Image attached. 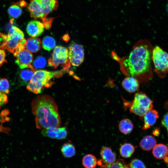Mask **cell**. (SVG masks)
<instances>
[{
    "instance_id": "obj_17",
    "label": "cell",
    "mask_w": 168,
    "mask_h": 168,
    "mask_svg": "<svg viewBox=\"0 0 168 168\" xmlns=\"http://www.w3.org/2000/svg\"><path fill=\"white\" fill-rule=\"evenodd\" d=\"M19 74V77L21 81L24 84L28 83L32 79L35 69L31 64L24 68L21 69Z\"/></svg>"
},
{
    "instance_id": "obj_25",
    "label": "cell",
    "mask_w": 168,
    "mask_h": 168,
    "mask_svg": "<svg viewBox=\"0 0 168 168\" xmlns=\"http://www.w3.org/2000/svg\"><path fill=\"white\" fill-rule=\"evenodd\" d=\"M101 168H128L124 161L121 159L116 160L114 162L108 164H104L98 161Z\"/></svg>"
},
{
    "instance_id": "obj_10",
    "label": "cell",
    "mask_w": 168,
    "mask_h": 168,
    "mask_svg": "<svg viewBox=\"0 0 168 168\" xmlns=\"http://www.w3.org/2000/svg\"><path fill=\"white\" fill-rule=\"evenodd\" d=\"M42 135L45 137L58 140L65 138L68 134L66 128L62 127H49L43 129Z\"/></svg>"
},
{
    "instance_id": "obj_13",
    "label": "cell",
    "mask_w": 168,
    "mask_h": 168,
    "mask_svg": "<svg viewBox=\"0 0 168 168\" xmlns=\"http://www.w3.org/2000/svg\"><path fill=\"white\" fill-rule=\"evenodd\" d=\"M24 0L15 3L11 5L8 9V13L10 18L11 22H13L15 19L20 17L22 14V8L27 5Z\"/></svg>"
},
{
    "instance_id": "obj_22",
    "label": "cell",
    "mask_w": 168,
    "mask_h": 168,
    "mask_svg": "<svg viewBox=\"0 0 168 168\" xmlns=\"http://www.w3.org/2000/svg\"><path fill=\"white\" fill-rule=\"evenodd\" d=\"M61 151L63 156L67 158L74 156L76 152L74 146L70 142L64 143L61 147Z\"/></svg>"
},
{
    "instance_id": "obj_32",
    "label": "cell",
    "mask_w": 168,
    "mask_h": 168,
    "mask_svg": "<svg viewBox=\"0 0 168 168\" xmlns=\"http://www.w3.org/2000/svg\"><path fill=\"white\" fill-rule=\"evenodd\" d=\"M7 62L6 59V53L4 50L0 49V67L5 63Z\"/></svg>"
},
{
    "instance_id": "obj_33",
    "label": "cell",
    "mask_w": 168,
    "mask_h": 168,
    "mask_svg": "<svg viewBox=\"0 0 168 168\" xmlns=\"http://www.w3.org/2000/svg\"><path fill=\"white\" fill-rule=\"evenodd\" d=\"M54 19V18H49L43 22L44 28L45 29H48L51 27L52 21Z\"/></svg>"
},
{
    "instance_id": "obj_2",
    "label": "cell",
    "mask_w": 168,
    "mask_h": 168,
    "mask_svg": "<svg viewBox=\"0 0 168 168\" xmlns=\"http://www.w3.org/2000/svg\"><path fill=\"white\" fill-rule=\"evenodd\" d=\"M31 107L38 128L60 126L61 122L58 107L51 96L45 94L37 96L32 100Z\"/></svg>"
},
{
    "instance_id": "obj_34",
    "label": "cell",
    "mask_w": 168,
    "mask_h": 168,
    "mask_svg": "<svg viewBox=\"0 0 168 168\" xmlns=\"http://www.w3.org/2000/svg\"><path fill=\"white\" fill-rule=\"evenodd\" d=\"M10 131V129L9 128L4 127L1 124L0 125V132L3 133L8 134Z\"/></svg>"
},
{
    "instance_id": "obj_37",
    "label": "cell",
    "mask_w": 168,
    "mask_h": 168,
    "mask_svg": "<svg viewBox=\"0 0 168 168\" xmlns=\"http://www.w3.org/2000/svg\"><path fill=\"white\" fill-rule=\"evenodd\" d=\"M63 39L65 41H68L69 39V36L68 34L65 35L63 37Z\"/></svg>"
},
{
    "instance_id": "obj_38",
    "label": "cell",
    "mask_w": 168,
    "mask_h": 168,
    "mask_svg": "<svg viewBox=\"0 0 168 168\" xmlns=\"http://www.w3.org/2000/svg\"><path fill=\"white\" fill-rule=\"evenodd\" d=\"M159 131L158 129H156L153 131V133L155 136H158L159 134Z\"/></svg>"
},
{
    "instance_id": "obj_21",
    "label": "cell",
    "mask_w": 168,
    "mask_h": 168,
    "mask_svg": "<svg viewBox=\"0 0 168 168\" xmlns=\"http://www.w3.org/2000/svg\"><path fill=\"white\" fill-rule=\"evenodd\" d=\"M118 127L120 131L122 133L127 134L132 131L133 125L132 121L128 119H124L119 122Z\"/></svg>"
},
{
    "instance_id": "obj_26",
    "label": "cell",
    "mask_w": 168,
    "mask_h": 168,
    "mask_svg": "<svg viewBox=\"0 0 168 168\" xmlns=\"http://www.w3.org/2000/svg\"><path fill=\"white\" fill-rule=\"evenodd\" d=\"M42 46L45 50L50 51L54 49L56 45L55 40L52 37L46 36L43 40Z\"/></svg>"
},
{
    "instance_id": "obj_30",
    "label": "cell",
    "mask_w": 168,
    "mask_h": 168,
    "mask_svg": "<svg viewBox=\"0 0 168 168\" xmlns=\"http://www.w3.org/2000/svg\"><path fill=\"white\" fill-rule=\"evenodd\" d=\"M8 102L7 95L5 93L0 92V109L2 105L6 104Z\"/></svg>"
},
{
    "instance_id": "obj_36",
    "label": "cell",
    "mask_w": 168,
    "mask_h": 168,
    "mask_svg": "<svg viewBox=\"0 0 168 168\" xmlns=\"http://www.w3.org/2000/svg\"><path fill=\"white\" fill-rule=\"evenodd\" d=\"M6 122L5 119L4 118V117L0 114V122L1 123V125L2 124Z\"/></svg>"
},
{
    "instance_id": "obj_39",
    "label": "cell",
    "mask_w": 168,
    "mask_h": 168,
    "mask_svg": "<svg viewBox=\"0 0 168 168\" xmlns=\"http://www.w3.org/2000/svg\"><path fill=\"white\" fill-rule=\"evenodd\" d=\"M166 107L167 109H168V101L167 102L166 104Z\"/></svg>"
},
{
    "instance_id": "obj_4",
    "label": "cell",
    "mask_w": 168,
    "mask_h": 168,
    "mask_svg": "<svg viewBox=\"0 0 168 168\" xmlns=\"http://www.w3.org/2000/svg\"><path fill=\"white\" fill-rule=\"evenodd\" d=\"M58 6L57 0H30L27 8L31 17L40 19L43 23L47 20V16L56 10Z\"/></svg>"
},
{
    "instance_id": "obj_31",
    "label": "cell",
    "mask_w": 168,
    "mask_h": 168,
    "mask_svg": "<svg viewBox=\"0 0 168 168\" xmlns=\"http://www.w3.org/2000/svg\"><path fill=\"white\" fill-rule=\"evenodd\" d=\"M162 126L167 129L168 135V112L166 113L163 117L161 121Z\"/></svg>"
},
{
    "instance_id": "obj_7",
    "label": "cell",
    "mask_w": 168,
    "mask_h": 168,
    "mask_svg": "<svg viewBox=\"0 0 168 168\" xmlns=\"http://www.w3.org/2000/svg\"><path fill=\"white\" fill-rule=\"evenodd\" d=\"M67 69L62 71L50 72L40 70L36 71L30 81L32 82L40 89L42 90L44 87H50L53 82L50 80L54 77H60Z\"/></svg>"
},
{
    "instance_id": "obj_8",
    "label": "cell",
    "mask_w": 168,
    "mask_h": 168,
    "mask_svg": "<svg viewBox=\"0 0 168 168\" xmlns=\"http://www.w3.org/2000/svg\"><path fill=\"white\" fill-rule=\"evenodd\" d=\"M68 53L67 48L61 46H56L48 60V65L55 69L61 65L64 69L68 70L71 64L68 59Z\"/></svg>"
},
{
    "instance_id": "obj_27",
    "label": "cell",
    "mask_w": 168,
    "mask_h": 168,
    "mask_svg": "<svg viewBox=\"0 0 168 168\" xmlns=\"http://www.w3.org/2000/svg\"><path fill=\"white\" fill-rule=\"evenodd\" d=\"M33 65L35 68H44L46 65V60L42 56H39L34 61Z\"/></svg>"
},
{
    "instance_id": "obj_16",
    "label": "cell",
    "mask_w": 168,
    "mask_h": 168,
    "mask_svg": "<svg viewBox=\"0 0 168 168\" xmlns=\"http://www.w3.org/2000/svg\"><path fill=\"white\" fill-rule=\"evenodd\" d=\"M100 155L102 159L99 161L104 164H110L116 160V157L114 153L111 148L107 147H103L100 151Z\"/></svg>"
},
{
    "instance_id": "obj_6",
    "label": "cell",
    "mask_w": 168,
    "mask_h": 168,
    "mask_svg": "<svg viewBox=\"0 0 168 168\" xmlns=\"http://www.w3.org/2000/svg\"><path fill=\"white\" fill-rule=\"evenodd\" d=\"M152 59L154 71L161 78L168 73V54L158 46L153 48Z\"/></svg>"
},
{
    "instance_id": "obj_15",
    "label": "cell",
    "mask_w": 168,
    "mask_h": 168,
    "mask_svg": "<svg viewBox=\"0 0 168 168\" xmlns=\"http://www.w3.org/2000/svg\"><path fill=\"white\" fill-rule=\"evenodd\" d=\"M159 117L158 113L156 110L152 109L147 111L143 118L144 124L142 129L146 130L150 128L155 124Z\"/></svg>"
},
{
    "instance_id": "obj_11",
    "label": "cell",
    "mask_w": 168,
    "mask_h": 168,
    "mask_svg": "<svg viewBox=\"0 0 168 168\" xmlns=\"http://www.w3.org/2000/svg\"><path fill=\"white\" fill-rule=\"evenodd\" d=\"M16 57V63L21 69L27 67L31 64L33 61L32 54L26 48L19 52Z\"/></svg>"
},
{
    "instance_id": "obj_14",
    "label": "cell",
    "mask_w": 168,
    "mask_h": 168,
    "mask_svg": "<svg viewBox=\"0 0 168 168\" xmlns=\"http://www.w3.org/2000/svg\"><path fill=\"white\" fill-rule=\"evenodd\" d=\"M139 82L135 77L127 76L123 80L122 85L127 92L133 93L138 91L139 88Z\"/></svg>"
},
{
    "instance_id": "obj_23",
    "label": "cell",
    "mask_w": 168,
    "mask_h": 168,
    "mask_svg": "<svg viewBox=\"0 0 168 168\" xmlns=\"http://www.w3.org/2000/svg\"><path fill=\"white\" fill-rule=\"evenodd\" d=\"M135 147L132 144L125 143L120 146L119 152L120 155L123 157H130L134 152Z\"/></svg>"
},
{
    "instance_id": "obj_20",
    "label": "cell",
    "mask_w": 168,
    "mask_h": 168,
    "mask_svg": "<svg viewBox=\"0 0 168 168\" xmlns=\"http://www.w3.org/2000/svg\"><path fill=\"white\" fill-rule=\"evenodd\" d=\"M25 46L26 49L31 52H37L40 48V40L38 38H30L26 40Z\"/></svg>"
},
{
    "instance_id": "obj_35",
    "label": "cell",
    "mask_w": 168,
    "mask_h": 168,
    "mask_svg": "<svg viewBox=\"0 0 168 168\" xmlns=\"http://www.w3.org/2000/svg\"><path fill=\"white\" fill-rule=\"evenodd\" d=\"M9 114V112L7 109H5L3 110L1 112V114L5 117H7V115Z\"/></svg>"
},
{
    "instance_id": "obj_18",
    "label": "cell",
    "mask_w": 168,
    "mask_h": 168,
    "mask_svg": "<svg viewBox=\"0 0 168 168\" xmlns=\"http://www.w3.org/2000/svg\"><path fill=\"white\" fill-rule=\"evenodd\" d=\"M152 149L153 156L158 159H164L168 155V147L162 143L156 144Z\"/></svg>"
},
{
    "instance_id": "obj_24",
    "label": "cell",
    "mask_w": 168,
    "mask_h": 168,
    "mask_svg": "<svg viewBox=\"0 0 168 168\" xmlns=\"http://www.w3.org/2000/svg\"><path fill=\"white\" fill-rule=\"evenodd\" d=\"M82 164L85 168H95L97 164L96 158L91 154L86 155L82 159Z\"/></svg>"
},
{
    "instance_id": "obj_19",
    "label": "cell",
    "mask_w": 168,
    "mask_h": 168,
    "mask_svg": "<svg viewBox=\"0 0 168 168\" xmlns=\"http://www.w3.org/2000/svg\"><path fill=\"white\" fill-rule=\"evenodd\" d=\"M156 143V140L154 137L151 135H147L141 140L139 145L142 149L149 151L153 148Z\"/></svg>"
},
{
    "instance_id": "obj_5",
    "label": "cell",
    "mask_w": 168,
    "mask_h": 168,
    "mask_svg": "<svg viewBox=\"0 0 168 168\" xmlns=\"http://www.w3.org/2000/svg\"><path fill=\"white\" fill-rule=\"evenodd\" d=\"M130 112L143 118L145 114L153 108V101L144 93H136L131 102L124 101Z\"/></svg>"
},
{
    "instance_id": "obj_12",
    "label": "cell",
    "mask_w": 168,
    "mask_h": 168,
    "mask_svg": "<svg viewBox=\"0 0 168 168\" xmlns=\"http://www.w3.org/2000/svg\"><path fill=\"white\" fill-rule=\"evenodd\" d=\"M44 28L43 22L33 20L28 22L26 26V30L30 36L36 37L42 34L44 31Z\"/></svg>"
},
{
    "instance_id": "obj_3",
    "label": "cell",
    "mask_w": 168,
    "mask_h": 168,
    "mask_svg": "<svg viewBox=\"0 0 168 168\" xmlns=\"http://www.w3.org/2000/svg\"><path fill=\"white\" fill-rule=\"evenodd\" d=\"M0 48L7 50L16 57L21 50L26 48V40L24 38L23 32L15 26L10 29L7 34L0 32Z\"/></svg>"
},
{
    "instance_id": "obj_29",
    "label": "cell",
    "mask_w": 168,
    "mask_h": 168,
    "mask_svg": "<svg viewBox=\"0 0 168 168\" xmlns=\"http://www.w3.org/2000/svg\"><path fill=\"white\" fill-rule=\"evenodd\" d=\"M128 166V168H146L143 163L137 159L133 160Z\"/></svg>"
},
{
    "instance_id": "obj_28",
    "label": "cell",
    "mask_w": 168,
    "mask_h": 168,
    "mask_svg": "<svg viewBox=\"0 0 168 168\" xmlns=\"http://www.w3.org/2000/svg\"><path fill=\"white\" fill-rule=\"evenodd\" d=\"M9 83L6 78L0 79V92L8 94L9 90Z\"/></svg>"
},
{
    "instance_id": "obj_1",
    "label": "cell",
    "mask_w": 168,
    "mask_h": 168,
    "mask_svg": "<svg viewBox=\"0 0 168 168\" xmlns=\"http://www.w3.org/2000/svg\"><path fill=\"white\" fill-rule=\"evenodd\" d=\"M153 47L149 40H141L135 43L129 55L119 60L122 72L136 78L140 83H147L153 77L152 59Z\"/></svg>"
},
{
    "instance_id": "obj_9",
    "label": "cell",
    "mask_w": 168,
    "mask_h": 168,
    "mask_svg": "<svg viewBox=\"0 0 168 168\" xmlns=\"http://www.w3.org/2000/svg\"><path fill=\"white\" fill-rule=\"evenodd\" d=\"M68 50V58L71 63L74 66H79L84 59V53L83 46L73 43L70 46Z\"/></svg>"
}]
</instances>
